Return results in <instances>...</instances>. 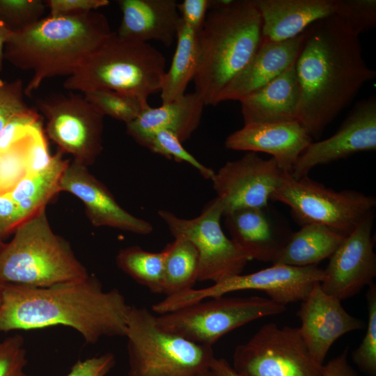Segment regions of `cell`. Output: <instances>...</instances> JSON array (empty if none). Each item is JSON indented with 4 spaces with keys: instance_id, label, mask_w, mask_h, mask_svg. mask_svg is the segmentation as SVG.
<instances>
[{
    "instance_id": "obj_37",
    "label": "cell",
    "mask_w": 376,
    "mask_h": 376,
    "mask_svg": "<svg viewBox=\"0 0 376 376\" xmlns=\"http://www.w3.org/2000/svg\"><path fill=\"white\" fill-rule=\"evenodd\" d=\"M24 94L20 79L11 81L0 79V133L11 119L33 110L24 102Z\"/></svg>"
},
{
    "instance_id": "obj_2",
    "label": "cell",
    "mask_w": 376,
    "mask_h": 376,
    "mask_svg": "<svg viewBox=\"0 0 376 376\" xmlns=\"http://www.w3.org/2000/svg\"><path fill=\"white\" fill-rule=\"evenodd\" d=\"M131 309L118 289L105 291L93 276L45 288L3 284L0 331L70 327L85 341L125 336Z\"/></svg>"
},
{
    "instance_id": "obj_20",
    "label": "cell",
    "mask_w": 376,
    "mask_h": 376,
    "mask_svg": "<svg viewBox=\"0 0 376 376\" xmlns=\"http://www.w3.org/2000/svg\"><path fill=\"white\" fill-rule=\"evenodd\" d=\"M224 217L231 240L250 260L274 263L292 233L267 206L240 209Z\"/></svg>"
},
{
    "instance_id": "obj_40",
    "label": "cell",
    "mask_w": 376,
    "mask_h": 376,
    "mask_svg": "<svg viewBox=\"0 0 376 376\" xmlns=\"http://www.w3.org/2000/svg\"><path fill=\"white\" fill-rule=\"evenodd\" d=\"M116 364L110 352L77 361L65 376H106Z\"/></svg>"
},
{
    "instance_id": "obj_11",
    "label": "cell",
    "mask_w": 376,
    "mask_h": 376,
    "mask_svg": "<svg viewBox=\"0 0 376 376\" xmlns=\"http://www.w3.org/2000/svg\"><path fill=\"white\" fill-rule=\"evenodd\" d=\"M232 366L244 376H322L323 368L310 354L299 327L274 322L235 347Z\"/></svg>"
},
{
    "instance_id": "obj_18",
    "label": "cell",
    "mask_w": 376,
    "mask_h": 376,
    "mask_svg": "<svg viewBox=\"0 0 376 376\" xmlns=\"http://www.w3.org/2000/svg\"><path fill=\"white\" fill-rule=\"evenodd\" d=\"M59 187L60 191L69 192L82 201L94 226L111 227L143 235L153 230L150 222L123 208L104 185L89 173L87 166L75 159L64 170Z\"/></svg>"
},
{
    "instance_id": "obj_16",
    "label": "cell",
    "mask_w": 376,
    "mask_h": 376,
    "mask_svg": "<svg viewBox=\"0 0 376 376\" xmlns=\"http://www.w3.org/2000/svg\"><path fill=\"white\" fill-rule=\"evenodd\" d=\"M376 150V97L358 102L330 137L312 142L295 165L291 176L299 179L320 165Z\"/></svg>"
},
{
    "instance_id": "obj_17",
    "label": "cell",
    "mask_w": 376,
    "mask_h": 376,
    "mask_svg": "<svg viewBox=\"0 0 376 376\" xmlns=\"http://www.w3.org/2000/svg\"><path fill=\"white\" fill-rule=\"evenodd\" d=\"M320 283L301 301L297 315L301 324L299 330L310 354L324 365L334 343L344 334L365 328L366 323L348 313L341 301L325 293Z\"/></svg>"
},
{
    "instance_id": "obj_49",
    "label": "cell",
    "mask_w": 376,
    "mask_h": 376,
    "mask_svg": "<svg viewBox=\"0 0 376 376\" xmlns=\"http://www.w3.org/2000/svg\"><path fill=\"white\" fill-rule=\"evenodd\" d=\"M3 246H4V243L2 242V238L0 237V251L1 250Z\"/></svg>"
},
{
    "instance_id": "obj_41",
    "label": "cell",
    "mask_w": 376,
    "mask_h": 376,
    "mask_svg": "<svg viewBox=\"0 0 376 376\" xmlns=\"http://www.w3.org/2000/svg\"><path fill=\"white\" fill-rule=\"evenodd\" d=\"M108 0H48L47 6L51 16L81 14L109 5Z\"/></svg>"
},
{
    "instance_id": "obj_21",
    "label": "cell",
    "mask_w": 376,
    "mask_h": 376,
    "mask_svg": "<svg viewBox=\"0 0 376 376\" xmlns=\"http://www.w3.org/2000/svg\"><path fill=\"white\" fill-rule=\"evenodd\" d=\"M305 38V31L281 42H263L246 65L222 90L217 104L243 97L267 84L295 64Z\"/></svg>"
},
{
    "instance_id": "obj_15",
    "label": "cell",
    "mask_w": 376,
    "mask_h": 376,
    "mask_svg": "<svg viewBox=\"0 0 376 376\" xmlns=\"http://www.w3.org/2000/svg\"><path fill=\"white\" fill-rule=\"evenodd\" d=\"M374 217V210L367 213L329 257L320 283L327 295L342 301L374 283L376 277V255L372 236Z\"/></svg>"
},
{
    "instance_id": "obj_42",
    "label": "cell",
    "mask_w": 376,
    "mask_h": 376,
    "mask_svg": "<svg viewBox=\"0 0 376 376\" xmlns=\"http://www.w3.org/2000/svg\"><path fill=\"white\" fill-rule=\"evenodd\" d=\"M211 5V0H184L178 3V9L182 20L198 33Z\"/></svg>"
},
{
    "instance_id": "obj_44",
    "label": "cell",
    "mask_w": 376,
    "mask_h": 376,
    "mask_svg": "<svg viewBox=\"0 0 376 376\" xmlns=\"http://www.w3.org/2000/svg\"><path fill=\"white\" fill-rule=\"evenodd\" d=\"M322 376H358L348 362V347L323 365Z\"/></svg>"
},
{
    "instance_id": "obj_5",
    "label": "cell",
    "mask_w": 376,
    "mask_h": 376,
    "mask_svg": "<svg viewBox=\"0 0 376 376\" xmlns=\"http://www.w3.org/2000/svg\"><path fill=\"white\" fill-rule=\"evenodd\" d=\"M88 276L69 244L56 235L45 207L22 222L0 251V283L45 288Z\"/></svg>"
},
{
    "instance_id": "obj_27",
    "label": "cell",
    "mask_w": 376,
    "mask_h": 376,
    "mask_svg": "<svg viewBox=\"0 0 376 376\" xmlns=\"http://www.w3.org/2000/svg\"><path fill=\"white\" fill-rule=\"evenodd\" d=\"M58 150L44 170L28 174L8 194L17 205L22 222L33 215L58 192L60 180L69 162Z\"/></svg>"
},
{
    "instance_id": "obj_9",
    "label": "cell",
    "mask_w": 376,
    "mask_h": 376,
    "mask_svg": "<svg viewBox=\"0 0 376 376\" xmlns=\"http://www.w3.org/2000/svg\"><path fill=\"white\" fill-rule=\"evenodd\" d=\"M269 298H211L156 316L158 326L192 342L212 346L228 332L255 320L284 313Z\"/></svg>"
},
{
    "instance_id": "obj_36",
    "label": "cell",
    "mask_w": 376,
    "mask_h": 376,
    "mask_svg": "<svg viewBox=\"0 0 376 376\" xmlns=\"http://www.w3.org/2000/svg\"><path fill=\"white\" fill-rule=\"evenodd\" d=\"M26 136L0 152L1 196L9 194L28 174L24 145Z\"/></svg>"
},
{
    "instance_id": "obj_13",
    "label": "cell",
    "mask_w": 376,
    "mask_h": 376,
    "mask_svg": "<svg viewBox=\"0 0 376 376\" xmlns=\"http://www.w3.org/2000/svg\"><path fill=\"white\" fill-rule=\"evenodd\" d=\"M36 104L47 119L48 136L59 150L92 164L102 150L104 116L84 96L74 93L40 99Z\"/></svg>"
},
{
    "instance_id": "obj_8",
    "label": "cell",
    "mask_w": 376,
    "mask_h": 376,
    "mask_svg": "<svg viewBox=\"0 0 376 376\" xmlns=\"http://www.w3.org/2000/svg\"><path fill=\"white\" fill-rule=\"evenodd\" d=\"M270 200L288 205L301 226L320 224L345 237L376 205L373 196L354 190L335 191L308 176L295 179L286 172Z\"/></svg>"
},
{
    "instance_id": "obj_4",
    "label": "cell",
    "mask_w": 376,
    "mask_h": 376,
    "mask_svg": "<svg viewBox=\"0 0 376 376\" xmlns=\"http://www.w3.org/2000/svg\"><path fill=\"white\" fill-rule=\"evenodd\" d=\"M198 41L195 92L205 105L215 106L261 44L262 20L254 0L212 1Z\"/></svg>"
},
{
    "instance_id": "obj_33",
    "label": "cell",
    "mask_w": 376,
    "mask_h": 376,
    "mask_svg": "<svg viewBox=\"0 0 376 376\" xmlns=\"http://www.w3.org/2000/svg\"><path fill=\"white\" fill-rule=\"evenodd\" d=\"M182 143L171 132L162 130L155 133L144 147L151 152L176 162H185L195 168L205 179L212 180L215 171L201 163L185 149Z\"/></svg>"
},
{
    "instance_id": "obj_26",
    "label": "cell",
    "mask_w": 376,
    "mask_h": 376,
    "mask_svg": "<svg viewBox=\"0 0 376 376\" xmlns=\"http://www.w3.org/2000/svg\"><path fill=\"white\" fill-rule=\"evenodd\" d=\"M345 236L320 224H306L292 232L287 244L272 264L297 267L317 265L329 258Z\"/></svg>"
},
{
    "instance_id": "obj_30",
    "label": "cell",
    "mask_w": 376,
    "mask_h": 376,
    "mask_svg": "<svg viewBox=\"0 0 376 376\" xmlns=\"http://www.w3.org/2000/svg\"><path fill=\"white\" fill-rule=\"evenodd\" d=\"M165 248L160 252L147 251L140 246L122 249L116 256L118 267L153 293H164Z\"/></svg>"
},
{
    "instance_id": "obj_43",
    "label": "cell",
    "mask_w": 376,
    "mask_h": 376,
    "mask_svg": "<svg viewBox=\"0 0 376 376\" xmlns=\"http://www.w3.org/2000/svg\"><path fill=\"white\" fill-rule=\"evenodd\" d=\"M22 222L17 203L8 195H0V237L15 231Z\"/></svg>"
},
{
    "instance_id": "obj_39",
    "label": "cell",
    "mask_w": 376,
    "mask_h": 376,
    "mask_svg": "<svg viewBox=\"0 0 376 376\" xmlns=\"http://www.w3.org/2000/svg\"><path fill=\"white\" fill-rule=\"evenodd\" d=\"M39 120L40 116L35 109L11 119L0 133V152L6 150L24 137L31 127Z\"/></svg>"
},
{
    "instance_id": "obj_24",
    "label": "cell",
    "mask_w": 376,
    "mask_h": 376,
    "mask_svg": "<svg viewBox=\"0 0 376 376\" xmlns=\"http://www.w3.org/2000/svg\"><path fill=\"white\" fill-rule=\"evenodd\" d=\"M205 103L195 91L159 107L150 105L134 120L126 124V131L137 143L144 146L157 132L166 130L182 143L199 126Z\"/></svg>"
},
{
    "instance_id": "obj_10",
    "label": "cell",
    "mask_w": 376,
    "mask_h": 376,
    "mask_svg": "<svg viewBox=\"0 0 376 376\" xmlns=\"http://www.w3.org/2000/svg\"><path fill=\"white\" fill-rule=\"evenodd\" d=\"M324 277V269L317 265L297 267L273 264L271 267L248 274H238L201 288H191L166 296L152 306L160 315L226 294L254 290L265 292L272 301L286 306L302 301L315 284Z\"/></svg>"
},
{
    "instance_id": "obj_3",
    "label": "cell",
    "mask_w": 376,
    "mask_h": 376,
    "mask_svg": "<svg viewBox=\"0 0 376 376\" xmlns=\"http://www.w3.org/2000/svg\"><path fill=\"white\" fill-rule=\"evenodd\" d=\"M112 33L106 16L97 11L42 17L12 32L4 47V59L31 70L24 88L30 96L49 78L72 75Z\"/></svg>"
},
{
    "instance_id": "obj_19",
    "label": "cell",
    "mask_w": 376,
    "mask_h": 376,
    "mask_svg": "<svg viewBox=\"0 0 376 376\" xmlns=\"http://www.w3.org/2000/svg\"><path fill=\"white\" fill-rule=\"evenodd\" d=\"M313 139L297 121L246 124L226 137L225 146L233 150L265 152L279 167L291 173Z\"/></svg>"
},
{
    "instance_id": "obj_47",
    "label": "cell",
    "mask_w": 376,
    "mask_h": 376,
    "mask_svg": "<svg viewBox=\"0 0 376 376\" xmlns=\"http://www.w3.org/2000/svg\"><path fill=\"white\" fill-rule=\"evenodd\" d=\"M198 376H216V375L210 370Z\"/></svg>"
},
{
    "instance_id": "obj_29",
    "label": "cell",
    "mask_w": 376,
    "mask_h": 376,
    "mask_svg": "<svg viewBox=\"0 0 376 376\" xmlns=\"http://www.w3.org/2000/svg\"><path fill=\"white\" fill-rule=\"evenodd\" d=\"M164 248V294L169 296L193 288L199 269L195 246L186 239L177 237Z\"/></svg>"
},
{
    "instance_id": "obj_28",
    "label": "cell",
    "mask_w": 376,
    "mask_h": 376,
    "mask_svg": "<svg viewBox=\"0 0 376 376\" xmlns=\"http://www.w3.org/2000/svg\"><path fill=\"white\" fill-rule=\"evenodd\" d=\"M177 45L171 66L166 71L161 92L162 104L169 103L185 94L189 82L196 75L199 47L198 33L182 19L177 35Z\"/></svg>"
},
{
    "instance_id": "obj_35",
    "label": "cell",
    "mask_w": 376,
    "mask_h": 376,
    "mask_svg": "<svg viewBox=\"0 0 376 376\" xmlns=\"http://www.w3.org/2000/svg\"><path fill=\"white\" fill-rule=\"evenodd\" d=\"M334 15L359 36L376 26V1L336 0Z\"/></svg>"
},
{
    "instance_id": "obj_12",
    "label": "cell",
    "mask_w": 376,
    "mask_h": 376,
    "mask_svg": "<svg viewBox=\"0 0 376 376\" xmlns=\"http://www.w3.org/2000/svg\"><path fill=\"white\" fill-rule=\"evenodd\" d=\"M158 214L175 238L186 239L196 248L198 281L221 282L242 274L250 260L224 233L220 224L223 206L217 197L193 219L180 218L164 210H159Z\"/></svg>"
},
{
    "instance_id": "obj_48",
    "label": "cell",
    "mask_w": 376,
    "mask_h": 376,
    "mask_svg": "<svg viewBox=\"0 0 376 376\" xmlns=\"http://www.w3.org/2000/svg\"><path fill=\"white\" fill-rule=\"evenodd\" d=\"M2 285H3V284H1V283H0V305H1V302Z\"/></svg>"
},
{
    "instance_id": "obj_23",
    "label": "cell",
    "mask_w": 376,
    "mask_h": 376,
    "mask_svg": "<svg viewBox=\"0 0 376 376\" xmlns=\"http://www.w3.org/2000/svg\"><path fill=\"white\" fill-rule=\"evenodd\" d=\"M262 20V41L281 42L335 14L336 0H254Z\"/></svg>"
},
{
    "instance_id": "obj_46",
    "label": "cell",
    "mask_w": 376,
    "mask_h": 376,
    "mask_svg": "<svg viewBox=\"0 0 376 376\" xmlns=\"http://www.w3.org/2000/svg\"><path fill=\"white\" fill-rule=\"evenodd\" d=\"M12 31L0 19V72H1L3 69L4 47Z\"/></svg>"
},
{
    "instance_id": "obj_14",
    "label": "cell",
    "mask_w": 376,
    "mask_h": 376,
    "mask_svg": "<svg viewBox=\"0 0 376 376\" xmlns=\"http://www.w3.org/2000/svg\"><path fill=\"white\" fill-rule=\"evenodd\" d=\"M283 173L274 159H264L253 152L227 162L211 180L223 216L240 209L267 207Z\"/></svg>"
},
{
    "instance_id": "obj_45",
    "label": "cell",
    "mask_w": 376,
    "mask_h": 376,
    "mask_svg": "<svg viewBox=\"0 0 376 376\" xmlns=\"http://www.w3.org/2000/svg\"><path fill=\"white\" fill-rule=\"evenodd\" d=\"M210 370L216 376H244L237 373L224 359L214 358L211 363Z\"/></svg>"
},
{
    "instance_id": "obj_1",
    "label": "cell",
    "mask_w": 376,
    "mask_h": 376,
    "mask_svg": "<svg viewBox=\"0 0 376 376\" xmlns=\"http://www.w3.org/2000/svg\"><path fill=\"white\" fill-rule=\"evenodd\" d=\"M295 69L300 89L298 121L315 139L376 76L363 59L359 36L336 15L305 30Z\"/></svg>"
},
{
    "instance_id": "obj_34",
    "label": "cell",
    "mask_w": 376,
    "mask_h": 376,
    "mask_svg": "<svg viewBox=\"0 0 376 376\" xmlns=\"http://www.w3.org/2000/svg\"><path fill=\"white\" fill-rule=\"evenodd\" d=\"M46 6L40 0H0V19L12 32L18 31L44 17Z\"/></svg>"
},
{
    "instance_id": "obj_22",
    "label": "cell",
    "mask_w": 376,
    "mask_h": 376,
    "mask_svg": "<svg viewBox=\"0 0 376 376\" xmlns=\"http://www.w3.org/2000/svg\"><path fill=\"white\" fill-rule=\"evenodd\" d=\"M123 13L116 34L118 37L141 42L150 40L169 47L176 38L180 22L175 0H119Z\"/></svg>"
},
{
    "instance_id": "obj_38",
    "label": "cell",
    "mask_w": 376,
    "mask_h": 376,
    "mask_svg": "<svg viewBox=\"0 0 376 376\" xmlns=\"http://www.w3.org/2000/svg\"><path fill=\"white\" fill-rule=\"evenodd\" d=\"M19 335L0 342V376H30L26 372V351Z\"/></svg>"
},
{
    "instance_id": "obj_25",
    "label": "cell",
    "mask_w": 376,
    "mask_h": 376,
    "mask_svg": "<svg viewBox=\"0 0 376 376\" xmlns=\"http://www.w3.org/2000/svg\"><path fill=\"white\" fill-rule=\"evenodd\" d=\"M300 98L295 63L240 100L244 123L298 121Z\"/></svg>"
},
{
    "instance_id": "obj_6",
    "label": "cell",
    "mask_w": 376,
    "mask_h": 376,
    "mask_svg": "<svg viewBox=\"0 0 376 376\" xmlns=\"http://www.w3.org/2000/svg\"><path fill=\"white\" fill-rule=\"evenodd\" d=\"M166 58L148 42L129 40L112 32L63 82L64 88L84 93L111 90L148 101L160 91Z\"/></svg>"
},
{
    "instance_id": "obj_32",
    "label": "cell",
    "mask_w": 376,
    "mask_h": 376,
    "mask_svg": "<svg viewBox=\"0 0 376 376\" xmlns=\"http://www.w3.org/2000/svg\"><path fill=\"white\" fill-rule=\"evenodd\" d=\"M368 324L366 334L352 354V360L367 375L376 376V285L368 286L366 294Z\"/></svg>"
},
{
    "instance_id": "obj_7",
    "label": "cell",
    "mask_w": 376,
    "mask_h": 376,
    "mask_svg": "<svg viewBox=\"0 0 376 376\" xmlns=\"http://www.w3.org/2000/svg\"><path fill=\"white\" fill-rule=\"evenodd\" d=\"M125 337L127 376H198L210 370L215 358L212 346L161 329L146 308L131 306Z\"/></svg>"
},
{
    "instance_id": "obj_31",
    "label": "cell",
    "mask_w": 376,
    "mask_h": 376,
    "mask_svg": "<svg viewBox=\"0 0 376 376\" xmlns=\"http://www.w3.org/2000/svg\"><path fill=\"white\" fill-rule=\"evenodd\" d=\"M84 96L104 116H110L125 124L134 120L149 106L148 101L111 90L88 91L84 93Z\"/></svg>"
}]
</instances>
